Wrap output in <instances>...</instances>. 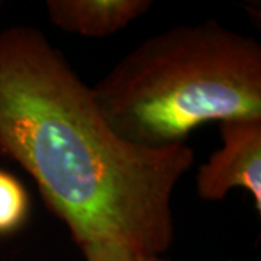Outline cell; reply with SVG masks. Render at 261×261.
I'll return each mask as SVG.
<instances>
[{"label": "cell", "instance_id": "obj_6", "mask_svg": "<svg viewBox=\"0 0 261 261\" xmlns=\"http://www.w3.org/2000/svg\"><path fill=\"white\" fill-rule=\"evenodd\" d=\"M82 254L86 261H170L163 255H137L116 245L93 247Z\"/></svg>", "mask_w": 261, "mask_h": 261}, {"label": "cell", "instance_id": "obj_2", "mask_svg": "<svg viewBox=\"0 0 261 261\" xmlns=\"http://www.w3.org/2000/svg\"><path fill=\"white\" fill-rule=\"evenodd\" d=\"M115 132L147 148L207 122L261 119V44L215 20L144 39L92 87Z\"/></svg>", "mask_w": 261, "mask_h": 261}, {"label": "cell", "instance_id": "obj_3", "mask_svg": "<svg viewBox=\"0 0 261 261\" xmlns=\"http://www.w3.org/2000/svg\"><path fill=\"white\" fill-rule=\"evenodd\" d=\"M222 147L200 164L196 193L207 202L224 200L232 189L250 192L261 214V119L233 118L219 122Z\"/></svg>", "mask_w": 261, "mask_h": 261}, {"label": "cell", "instance_id": "obj_4", "mask_svg": "<svg viewBox=\"0 0 261 261\" xmlns=\"http://www.w3.org/2000/svg\"><path fill=\"white\" fill-rule=\"evenodd\" d=\"M152 8L151 0H48L49 22L68 34L103 38L125 29Z\"/></svg>", "mask_w": 261, "mask_h": 261}, {"label": "cell", "instance_id": "obj_5", "mask_svg": "<svg viewBox=\"0 0 261 261\" xmlns=\"http://www.w3.org/2000/svg\"><path fill=\"white\" fill-rule=\"evenodd\" d=\"M29 195L18 177L0 170V237L19 231L28 219Z\"/></svg>", "mask_w": 261, "mask_h": 261}, {"label": "cell", "instance_id": "obj_1", "mask_svg": "<svg viewBox=\"0 0 261 261\" xmlns=\"http://www.w3.org/2000/svg\"><path fill=\"white\" fill-rule=\"evenodd\" d=\"M0 157L35 180L82 252L163 255L176 233L173 193L195 151L123 140L45 34L16 25L0 31Z\"/></svg>", "mask_w": 261, "mask_h": 261}]
</instances>
